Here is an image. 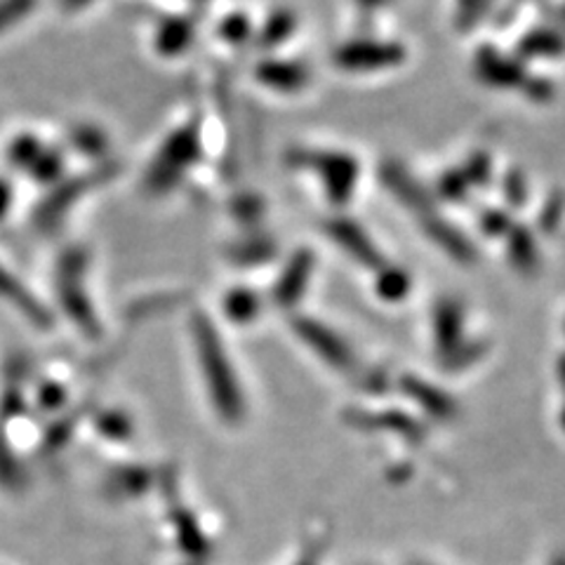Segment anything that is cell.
Listing matches in <instances>:
<instances>
[{
	"label": "cell",
	"mask_w": 565,
	"mask_h": 565,
	"mask_svg": "<svg viewBox=\"0 0 565 565\" xmlns=\"http://www.w3.org/2000/svg\"><path fill=\"white\" fill-rule=\"evenodd\" d=\"M191 330H193V342H196L203 377L210 388V398L224 419L236 422L243 415V396H241V386L234 373V365L228 361V353L222 344L220 332L215 326H212V321L205 313L193 316Z\"/></svg>",
	"instance_id": "cell-1"
},
{
	"label": "cell",
	"mask_w": 565,
	"mask_h": 565,
	"mask_svg": "<svg viewBox=\"0 0 565 565\" xmlns=\"http://www.w3.org/2000/svg\"><path fill=\"white\" fill-rule=\"evenodd\" d=\"M201 153L203 145L196 122H186V126L177 128L172 135H168L145 172V191L151 196H166L199 163Z\"/></svg>",
	"instance_id": "cell-2"
},
{
	"label": "cell",
	"mask_w": 565,
	"mask_h": 565,
	"mask_svg": "<svg viewBox=\"0 0 565 565\" xmlns=\"http://www.w3.org/2000/svg\"><path fill=\"white\" fill-rule=\"evenodd\" d=\"M85 271L87 253L83 247H68L57 264V295L71 323L78 326L85 338L97 340L102 334V323L90 302V295L85 290Z\"/></svg>",
	"instance_id": "cell-3"
},
{
	"label": "cell",
	"mask_w": 565,
	"mask_h": 565,
	"mask_svg": "<svg viewBox=\"0 0 565 565\" xmlns=\"http://www.w3.org/2000/svg\"><path fill=\"white\" fill-rule=\"evenodd\" d=\"M288 163L295 168H307L311 172H316L321 177L328 199L334 205H344L353 189H356L359 182V163L356 158L349 153H340V151H302L295 149L288 153Z\"/></svg>",
	"instance_id": "cell-4"
},
{
	"label": "cell",
	"mask_w": 565,
	"mask_h": 565,
	"mask_svg": "<svg viewBox=\"0 0 565 565\" xmlns=\"http://www.w3.org/2000/svg\"><path fill=\"white\" fill-rule=\"evenodd\" d=\"M116 172V168L111 166H104L90 174H81V177H71V180L57 184L52 189L47 196L43 199V203L35 210V226L43 228V232H52L66 215L68 210L74 207V203H78L87 191L95 189L97 184L106 182L109 177Z\"/></svg>",
	"instance_id": "cell-5"
},
{
	"label": "cell",
	"mask_w": 565,
	"mask_h": 565,
	"mask_svg": "<svg viewBox=\"0 0 565 565\" xmlns=\"http://www.w3.org/2000/svg\"><path fill=\"white\" fill-rule=\"evenodd\" d=\"M405 57V50L398 43L380 41H351L334 52V64L344 71H375L396 66Z\"/></svg>",
	"instance_id": "cell-6"
},
{
	"label": "cell",
	"mask_w": 565,
	"mask_h": 565,
	"mask_svg": "<svg viewBox=\"0 0 565 565\" xmlns=\"http://www.w3.org/2000/svg\"><path fill=\"white\" fill-rule=\"evenodd\" d=\"M382 182L405 207L413 212V215L419 217L422 226L438 217L436 203L431 201L427 189H424L417 180H413V174L401 163H384L382 166Z\"/></svg>",
	"instance_id": "cell-7"
},
{
	"label": "cell",
	"mask_w": 565,
	"mask_h": 565,
	"mask_svg": "<svg viewBox=\"0 0 565 565\" xmlns=\"http://www.w3.org/2000/svg\"><path fill=\"white\" fill-rule=\"evenodd\" d=\"M292 330L299 334L309 349H313L318 356L328 361L334 367H349L353 363V353L349 344L340 338L338 332H332L328 326L318 323L316 318L309 316H295Z\"/></svg>",
	"instance_id": "cell-8"
},
{
	"label": "cell",
	"mask_w": 565,
	"mask_h": 565,
	"mask_svg": "<svg viewBox=\"0 0 565 565\" xmlns=\"http://www.w3.org/2000/svg\"><path fill=\"white\" fill-rule=\"evenodd\" d=\"M326 232L347 255H351L359 264H363V267H367V269L384 267V259H382V253L377 250V245L370 241V236L353 220L332 217L326 224Z\"/></svg>",
	"instance_id": "cell-9"
},
{
	"label": "cell",
	"mask_w": 565,
	"mask_h": 565,
	"mask_svg": "<svg viewBox=\"0 0 565 565\" xmlns=\"http://www.w3.org/2000/svg\"><path fill=\"white\" fill-rule=\"evenodd\" d=\"M313 253L311 250H297L288 264L286 269L280 271L276 286H274V302L282 309H292L299 299L305 297L309 280L313 274Z\"/></svg>",
	"instance_id": "cell-10"
},
{
	"label": "cell",
	"mask_w": 565,
	"mask_h": 565,
	"mask_svg": "<svg viewBox=\"0 0 565 565\" xmlns=\"http://www.w3.org/2000/svg\"><path fill=\"white\" fill-rule=\"evenodd\" d=\"M476 74L492 87H523L530 78L519 60L504 57L494 47L479 50V55H476Z\"/></svg>",
	"instance_id": "cell-11"
},
{
	"label": "cell",
	"mask_w": 565,
	"mask_h": 565,
	"mask_svg": "<svg viewBox=\"0 0 565 565\" xmlns=\"http://www.w3.org/2000/svg\"><path fill=\"white\" fill-rule=\"evenodd\" d=\"M0 299H6L17 311H22L26 321H31L35 328H50L52 316L41 305V299H35L24 282L3 267H0Z\"/></svg>",
	"instance_id": "cell-12"
},
{
	"label": "cell",
	"mask_w": 565,
	"mask_h": 565,
	"mask_svg": "<svg viewBox=\"0 0 565 565\" xmlns=\"http://www.w3.org/2000/svg\"><path fill=\"white\" fill-rule=\"evenodd\" d=\"M255 76L271 90L278 93H297L309 83V68L297 62L286 60H264L257 64Z\"/></svg>",
	"instance_id": "cell-13"
},
{
	"label": "cell",
	"mask_w": 565,
	"mask_h": 565,
	"mask_svg": "<svg viewBox=\"0 0 565 565\" xmlns=\"http://www.w3.org/2000/svg\"><path fill=\"white\" fill-rule=\"evenodd\" d=\"M196 39V22L191 17H166L156 29V50L168 60L180 57Z\"/></svg>",
	"instance_id": "cell-14"
},
{
	"label": "cell",
	"mask_w": 565,
	"mask_h": 565,
	"mask_svg": "<svg viewBox=\"0 0 565 565\" xmlns=\"http://www.w3.org/2000/svg\"><path fill=\"white\" fill-rule=\"evenodd\" d=\"M462 309L452 299H440L434 309V332L438 349L444 353H455L462 342Z\"/></svg>",
	"instance_id": "cell-15"
},
{
	"label": "cell",
	"mask_w": 565,
	"mask_h": 565,
	"mask_svg": "<svg viewBox=\"0 0 565 565\" xmlns=\"http://www.w3.org/2000/svg\"><path fill=\"white\" fill-rule=\"evenodd\" d=\"M427 236L440 247V250H446L452 259L469 264L476 259V250L473 245L467 241V236L462 232H457V228L446 220V217H436L429 224L422 226Z\"/></svg>",
	"instance_id": "cell-16"
},
{
	"label": "cell",
	"mask_w": 565,
	"mask_h": 565,
	"mask_svg": "<svg viewBox=\"0 0 565 565\" xmlns=\"http://www.w3.org/2000/svg\"><path fill=\"white\" fill-rule=\"evenodd\" d=\"M507 236H509L507 253L511 264H514V267L523 274H535L540 267V253H537L533 234L523 226H511V232Z\"/></svg>",
	"instance_id": "cell-17"
},
{
	"label": "cell",
	"mask_w": 565,
	"mask_h": 565,
	"mask_svg": "<svg viewBox=\"0 0 565 565\" xmlns=\"http://www.w3.org/2000/svg\"><path fill=\"white\" fill-rule=\"evenodd\" d=\"M259 309H262L259 297L253 290L234 288V290H228L224 295L222 311H224V316L228 318V321L236 323V326L253 323L255 318L259 316Z\"/></svg>",
	"instance_id": "cell-18"
},
{
	"label": "cell",
	"mask_w": 565,
	"mask_h": 565,
	"mask_svg": "<svg viewBox=\"0 0 565 565\" xmlns=\"http://www.w3.org/2000/svg\"><path fill=\"white\" fill-rule=\"evenodd\" d=\"M565 52V39L554 29H540L527 33L525 39L519 43V55L521 57H558Z\"/></svg>",
	"instance_id": "cell-19"
},
{
	"label": "cell",
	"mask_w": 565,
	"mask_h": 565,
	"mask_svg": "<svg viewBox=\"0 0 565 565\" xmlns=\"http://www.w3.org/2000/svg\"><path fill=\"white\" fill-rule=\"evenodd\" d=\"M274 255H276L274 241L264 236L236 243L232 250H228V257H232L238 267H257V264L269 262Z\"/></svg>",
	"instance_id": "cell-20"
},
{
	"label": "cell",
	"mask_w": 565,
	"mask_h": 565,
	"mask_svg": "<svg viewBox=\"0 0 565 565\" xmlns=\"http://www.w3.org/2000/svg\"><path fill=\"white\" fill-rule=\"evenodd\" d=\"M295 26H297L295 14L288 12V10H278V12H274V14L269 17L267 24L262 26V31H259V35H257V43H259L262 47H276V45L286 43V41L290 39Z\"/></svg>",
	"instance_id": "cell-21"
},
{
	"label": "cell",
	"mask_w": 565,
	"mask_h": 565,
	"mask_svg": "<svg viewBox=\"0 0 565 565\" xmlns=\"http://www.w3.org/2000/svg\"><path fill=\"white\" fill-rule=\"evenodd\" d=\"M375 290L386 302H401L411 292V276L398 267H382Z\"/></svg>",
	"instance_id": "cell-22"
},
{
	"label": "cell",
	"mask_w": 565,
	"mask_h": 565,
	"mask_svg": "<svg viewBox=\"0 0 565 565\" xmlns=\"http://www.w3.org/2000/svg\"><path fill=\"white\" fill-rule=\"evenodd\" d=\"M68 139H71V145H74L83 156L102 158L106 151H109V137H106L95 126H78V128H74V132L68 135Z\"/></svg>",
	"instance_id": "cell-23"
},
{
	"label": "cell",
	"mask_w": 565,
	"mask_h": 565,
	"mask_svg": "<svg viewBox=\"0 0 565 565\" xmlns=\"http://www.w3.org/2000/svg\"><path fill=\"white\" fill-rule=\"evenodd\" d=\"M43 141L39 139V137H33V135H20V137H14L12 139V145H10V149H8V158H10V163L14 166V168H22V170H31V166L39 161V156L43 153Z\"/></svg>",
	"instance_id": "cell-24"
},
{
	"label": "cell",
	"mask_w": 565,
	"mask_h": 565,
	"mask_svg": "<svg viewBox=\"0 0 565 565\" xmlns=\"http://www.w3.org/2000/svg\"><path fill=\"white\" fill-rule=\"evenodd\" d=\"M62 170H64V158H62V153L55 151V149H43V153L39 156V161H35V163L31 166L29 172H31V177H33L35 182L50 184V182L60 180Z\"/></svg>",
	"instance_id": "cell-25"
},
{
	"label": "cell",
	"mask_w": 565,
	"mask_h": 565,
	"mask_svg": "<svg viewBox=\"0 0 565 565\" xmlns=\"http://www.w3.org/2000/svg\"><path fill=\"white\" fill-rule=\"evenodd\" d=\"M217 33H220L222 41L232 43V45H241V43H245V41H250L253 26H250V20H247L245 14L234 12V14L224 17V20L220 22Z\"/></svg>",
	"instance_id": "cell-26"
},
{
	"label": "cell",
	"mask_w": 565,
	"mask_h": 565,
	"mask_svg": "<svg viewBox=\"0 0 565 565\" xmlns=\"http://www.w3.org/2000/svg\"><path fill=\"white\" fill-rule=\"evenodd\" d=\"M35 8V0H0V33L20 24Z\"/></svg>",
	"instance_id": "cell-27"
},
{
	"label": "cell",
	"mask_w": 565,
	"mask_h": 565,
	"mask_svg": "<svg viewBox=\"0 0 565 565\" xmlns=\"http://www.w3.org/2000/svg\"><path fill=\"white\" fill-rule=\"evenodd\" d=\"M438 191L440 196L448 201H462L469 191V182L462 170H448L438 182Z\"/></svg>",
	"instance_id": "cell-28"
},
{
	"label": "cell",
	"mask_w": 565,
	"mask_h": 565,
	"mask_svg": "<svg viewBox=\"0 0 565 565\" xmlns=\"http://www.w3.org/2000/svg\"><path fill=\"white\" fill-rule=\"evenodd\" d=\"M490 170H492V161H490V156L483 151L473 153L467 161V166L462 168L467 182L471 186H483L490 180Z\"/></svg>",
	"instance_id": "cell-29"
},
{
	"label": "cell",
	"mask_w": 565,
	"mask_h": 565,
	"mask_svg": "<svg viewBox=\"0 0 565 565\" xmlns=\"http://www.w3.org/2000/svg\"><path fill=\"white\" fill-rule=\"evenodd\" d=\"M504 199L511 203V205H523L525 199H527V182L523 172L519 170H511L507 172L504 177Z\"/></svg>",
	"instance_id": "cell-30"
},
{
	"label": "cell",
	"mask_w": 565,
	"mask_h": 565,
	"mask_svg": "<svg viewBox=\"0 0 565 565\" xmlns=\"http://www.w3.org/2000/svg\"><path fill=\"white\" fill-rule=\"evenodd\" d=\"M563 212H565V196L563 193H554V196L546 201L542 215H540V224L544 232H554V228L561 224L563 220Z\"/></svg>",
	"instance_id": "cell-31"
},
{
	"label": "cell",
	"mask_w": 565,
	"mask_h": 565,
	"mask_svg": "<svg viewBox=\"0 0 565 565\" xmlns=\"http://www.w3.org/2000/svg\"><path fill=\"white\" fill-rule=\"evenodd\" d=\"M481 228L488 236H504L511 232V220L504 210H486L481 215Z\"/></svg>",
	"instance_id": "cell-32"
},
{
	"label": "cell",
	"mask_w": 565,
	"mask_h": 565,
	"mask_svg": "<svg viewBox=\"0 0 565 565\" xmlns=\"http://www.w3.org/2000/svg\"><path fill=\"white\" fill-rule=\"evenodd\" d=\"M523 90L530 99H535V102H550L554 97V85L544 78H527Z\"/></svg>",
	"instance_id": "cell-33"
},
{
	"label": "cell",
	"mask_w": 565,
	"mask_h": 565,
	"mask_svg": "<svg viewBox=\"0 0 565 565\" xmlns=\"http://www.w3.org/2000/svg\"><path fill=\"white\" fill-rule=\"evenodd\" d=\"M234 212L241 220L250 222L253 217H257L262 212V203L255 196H241V199L234 201Z\"/></svg>",
	"instance_id": "cell-34"
},
{
	"label": "cell",
	"mask_w": 565,
	"mask_h": 565,
	"mask_svg": "<svg viewBox=\"0 0 565 565\" xmlns=\"http://www.w3.org/2000/svg\"><path fill=\"white\" fill-rule=\"evenodd\" d=\"M10 207H12V189L6 180H0V220H6Z\"/></svg>",
	"instance_id": "cell-35"
},
{
	"label": "cell",
	"mask_w": 565,
	"mask_h": 565,
	"mask_svg": "<svg viewBox=\"0 0 565 565\" xmlns=\"http://www.w3.org/2000/svg\"><path fill=\"white\" fill-rule=\"evenodd\" d=\"M64 401V392L57 384H47L43 388V403L45 405H60Z\"/></svg>",
	"instance_id": "cell-36"
},
{
	"label": "cell",
	"mask_w": 565,
	"mask_h": 565,
	"mask_svg": "<svg viewBox=\"0 0 565 565\" xmlns=\"http://www.w3.org/2000/svg\"><path fill=\"white\" fill-rule=\"evenodd\" d=\"M62 3H64L66 10H81V8H85V6H90L93 0H62Z\"/></svg>",
	"instance_id": "cell-37"
},
{
	"label": "cell",
	"mask_w": 565,
	"mask_h": 565,
	"mask_svg": "<svg viewBox=\"0 0 565 565\" xmlns=\"http://www.w3.org/2000/svg\"><path fill=\"white\" fill-rule=\"evenodd\" d=\"M561 375H563V382H565V356H563V361H561Z\"/></svg>",
	"instance_id": "cell-38"
}]
</instances>
